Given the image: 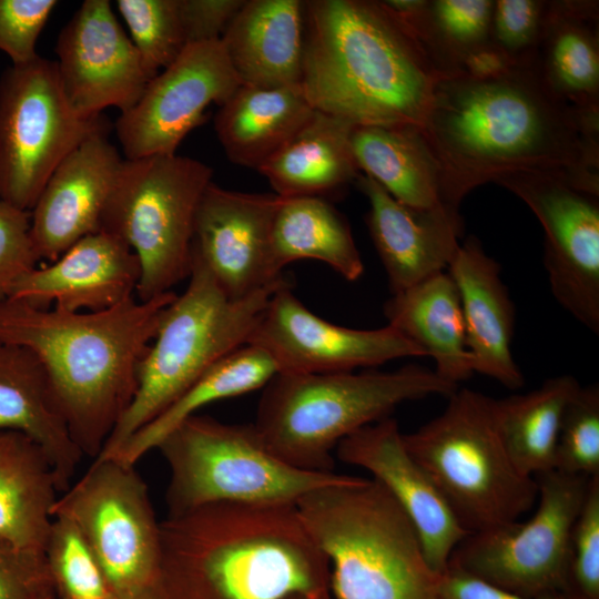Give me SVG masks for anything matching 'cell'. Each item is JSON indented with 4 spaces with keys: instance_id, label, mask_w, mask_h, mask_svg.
<instances>
[{
    "instance_id": "obj_1",
    "label": "cell",
    "mask_w": 599,
    "mask_h": 599,
    "mask_svg": "<svg viewBox=\"0 0 599 599\" xmlns=\"http://www.w3.org/2000/svg\"><path fill=\"white\" fill-rule=\"evenodd\" d=\"M422 129L443 169L441 203L516 171L559 174L599 195V114L556 99L531 65L439 78Z\"/></svg>"
},
{
    "instance_id": "obj_2",
    "label": "cell",
    "mask_w": 599,
    "mask_h": 599,
    "mask_svg": "<svg viewBox=\"0 0 599 599\" xmlns=\"http://www.w3.org/2000/svg\"><path fill=\"white\" fill-rule=\"evenodd\" d=\"M160 540L156 599L329 596V561L296 505H205L167 515Z\"/></svg>"
},
{
    "instance_id": "obj_3",
    "label": "cell",
    "mask_w": 599,
    "mask_h": 599,
    "mask_svg": "<svg viewBox=\"0 0 599 599\" xmlns=\"http://www.w3.org/2000/svg\"><path fill=\"white\" fill-rule=\"evenodd\" d=\"M176 296L173 291L148 301L133 296L99 312L0 302V341L40 359L83 456L98 457L131 404L138 366Z\"/></svg>"
},
{
    "instance_id": "obj_4",
    "label": "cell",
    "mask_w": 599,
    "mask_h": 599,
    "mask_svg": "<svg viewBox=\"0 0 599 599\" xmlns=\"http://www.w3.org/2000/svg\"><path fill=\"white\" fill-rule=\"evenodd\" d=\"M439 78L382 1H305L301 88L316 110L354 125L422 126Z\"/></svg>"
},
{
    "instance_id": "obj_5",
    "label": "cell",
    "mask_w": 599,
    "mask_h": 599,
    "mask_svg": "<svg viewBox=\"0 0 599 599\" xmlns=\"http://www.w3.org/2000/svg\"><path fill=\"white\" fill-rule=\"evenodd\" d=\"M263 388L253 426L266 447L295 468L333 473L332 451L343 439L403 403L448 397L458 385L409 364L395 370L277 373Z\"/></svg>"
},
{
    "instance_id": "obj_6",
    "label": "cell",
    "mask_w": 599,
    "mask_h": 599,
    "mask_svg": "<svg viewBox=\"0 0 599 599\" xmlns=\"http://www.w3.org/2000/svg\"><path fill=\"white\" fill-rule=\"evenodd\" d=\"M297 510L329 561L337 599H439V576L405 511L373 478L304 496Z\"/></svg>"
},
{
    "instance_id": "obj_7",
    "label": "cell",
    "mask_w": 599,
    "mask_h": 599,
    "mask_svg": "<svg viewBox=\"0 0 599 599\" xmlns=\"http://www.w3.org/2000/svg\"><path fill=\"white\" fill-rule=\"evenodd\" d=\"M187 278L185 291L163 312L138 366L131 404L95 458L112 457L210 367L246 345L271 295L288 281L283 277L244 298L233 300L193 255Z\"/></svg>"
},
{
    "instance_id": "obj_8",
    "label": "cell",
    "mask_w": 599,
    "mask_h": 599,
    "mask_svg": "<svg viewBox=\"0 0 599 599\" xmlns=\"http://www.w3.org/2000/svg\"><path fill=\"white\" fill-rule=\"evenodd\" d=\"M403 437L468 534L517 521L535 507L537 481L509 457L494 398L457 388L441 414Z\"/></svg>"
},
{
    "instance_id": "obj_9",
    "label": "cell",
    "mask_w": 599,
    "mask_h": 599,
    "mask_svg": "<svg viewBox=\"0 0 599 599\" xmlns=\"http://www.w3.org/2000/svg\"><path fill=\"white\" fill-rule=\"evenodd\" d=\"M156 449L170 480L167 515L205 505H296L307 494L351 476L295 468L275 456L253 424H229L193 415L162 439Z\"/></svg>"
},
{
    "instance_id": "obj_10",
    "label": "cell",
    "mask_w": 599,
    "mask_h": 599,
    "mask_svg": "<svg viewBox=\"0 0 599 599\" xmlns=\"http://www.w3.org/2000/svg\"><path fill=\"white\" fill-rule=\"evenodd\" d=\"M213 170L176 154L124 159L100 230L125 243L140 263L136 298L173 291L190 275L196 211Z\"/></svg>"
},
{
    "instance_id": "obj_11",
    "label": "cell",
    "mask_w": 599,
    "mask_h": 599,
    "mask_svg": "<svg viewBox=\"0 0 599 599\" xmlns=\"http://www.w3.org/2000/svg\"><path fill=\"white\" fill-rule=\"evenodd\" d=\"M134 467L94 458L53 507L75 526L115 599L154 597L160 569V521Z\"/></svg>"
},
{
    "instance_id": "obj_12",
    "label": "cell",
    "mask_w": 599,
    "mask_h": 599,
    "mask_svg": "<svg viewBox=\"0 0 599 599\" xmlns=\"http://www.w3.org/2000/svg\"><path fill=\"white\" fill-rule=\"evenodd\" d=\"M106 119L79 115L69 104L55 61L38 55L0 75V199L30 212L62 160Z\"/></svg>"
},
{
    "instance_id": "obj_13",
    "label": "cell",
    "mask_w": 599,
    "mask_h": 599,
    "mask_svg": "<svg viewBox=\"0 0 599 599\" xmlns=\"http://www.w3.org/2000/svg\"><path fill=\"white\" fill-rule=\"evenodd\" d=\"M535 479L529 519L467 535L448 565L526 597L572 592L570 534L590 478L554 469Z\"/></svg>"
},
{
    "instance_id": "obj_14",
    "label": "cell",
    "mask_w": 599,
    "mask_h": 599,
    "mask_svg": "<svg viewBox=\"0 0 599 599\" xmlns=\"http://www.w3.org/2000/svg\"><path fill=\"white\" fill-rule=\"evenodd\" d=\"M522 200L545 231L544 263L560 306L599 333V195L562 175L516 171L495 180Z\"/></svg>"
},
{
    "instance_id": "obj_15",
    "label": "cell",
    "mask_w": 599,
    "mask_h": 599,
    "mask_svg": "<svg viewBox=\"0 0 599 599\" xmlns=\"http://www.w3.org/2000/svg\"><path fill=\"white\" fill-rule=\"evenodd\" d=\"M246 344L265 351L278 373L293 374L355 372L398 358L426 356L416 343L389 325L358 329L322 318L296 297L290 281L271 295Z\"/></svg>"
},
{
    "instance_id": "obj_16",
    "label": "cell",
    "mask_w": 599,
    "mask_h": 599,
    "mask_svg": "<svg viewBox=\"0 0 599 599\" xmlns=\"http://www.w3.org/2000/svg\"><path fill=\"white\" fill-rule=\"evenodd\" d=\"M242 84L221 42L187 44L146 84L141 98L115 122L126 160L175 154L184 138Z\"/></svg>"
},
{
    "instance_id": "obj_17",
    "label": "cell",
    "mask_w": 599,
    "mask_h": 599,
    "mask_svg": "<svg viewBox=\"0 0 599 599\" xmlns=\"http://www.w3.org/2000/svg\"><path fill=\"white\" fill-rule=\"evenodd\" d=\"M63 93L83 118L106 108L131 109L151 80L108 0H85L61 29L55 44Z\"/></svg>"
},
{
    "instance_id": "obj_18",
    "label": "cell",
    "mask_w": 599,
    "mask_h": 599,
    "mask_svg": "<svg viewBox=\"0 0 599 599\" xmlns=\"http://www.w3.org/2000/svg\"><path fill=\"white\" fill-rule=\"evenodd\" d=\"M281 197L223 189L213 182L200 201L191 255L231 298H244L284 276L271 258L273 220Z\"/></svg>"
},
{
    "instance_id": "obj_19",
    "label": "cell",
    "mask_w": 599,
    "mask_h": 599,
    "mask_svg": "<svg viewBox=\"0 0 599 599\" xmlns=\"http://www.w3.org/2000/svg\"><path fill=\"white\" fill-rule=\"evenodd\" d=\"M339 460L365 469L382 484L412 521L430 568H447L458 544L469 535L407 450L397 422L389 417L367 425L336 447Z\"/></svg>"
},
{
    "instance_id": "obj_20",
    "label": "cell",
    "mask_w": 599,
    "mask_h": 599,
    "mask_svg": "<svg viewBox=\"0 0 599 599\" xmlns=\"http://www.w3.org/2000/svg\"><path fill=\"white\" fill-rule=\"evenodd\" d=\"M90 135L53 171L30 211L31 240L40 261L53 262L100 220L124 159L108 140Z\"/></svg>"
},
{
    "instance_id": "obj_21",
    "label": "cell",
    "mask_w": 599,
    "mask_h": 599,
    "mask_svg": "<svg viewBox=\"0 0 599 599\" xmlns=\"http://www.w3.org/2000/svg\"><path fill=\"white\" fill-rule=\"evenodd\" d=\"M356 183L369 204L366 223L392 294L447 271L464 234L458 210L407 206L364 174Z\"/></svg>"
},
{
    "instance_id": "obj_22",
    "label": "cell",
    "mask_w": 599,
    "mask_h": 599,
    "mask_svg": "<svg viewBox=\"0 0 599 599\" xmlns=\"http://www.w3.org/2000/svg\"><path fill=\"white\" fill-rule=\"evenodd\" d=\"M140 274L133 251L118 237L98 231L28 273L8 300L40 308L99 312L133 297Z\"/></svg>"
},
{
    "instance_id": "obj_23",
    "label": "cell",
    "mask_w": 599,
    "mask_h": 599,
    "mask_svg": "<svg viewBox=\"0 0 599 599\" xmlns=\"http://www.w3.org/2000/svg\"><path fill=\"white\" fill-rule=\"evenodd\" d=\"M447 272L458 291L474 373L509 389L520 388L525 378L511 353L515 305L499 264L471 235L459 245Z\"/></svg>"
},
{
    "instance_id": "obj_24",
    "label": "cell",
    "mask_w": 599,
    "mask_h": 599,
    "mask_svg": "<svg viewBox=\"0 0 599 599\" xmlns=\"http://www.w3.org/2000/svg\"><path fill=\"white\" fill-rule=\"evenodd\" d=\"M18 432L39 445L57 476L70 485L83 454L75 444L44 366L20 345L0 341V432Z\"/></svg>"
},
{
    "instance_id": "obj_25",
    "label": "cell",
    "mask_w": 599,
    "mask_h": 599,
    "mask_svg": "<svg viewBox=\"0 0 599 599\" xmlns=\"http://www.w3.org/2000/svg\"><path fill=\"white\" fill-rule=\"evenodd\" d=\"M221 42L242 83L301 85L305 1L245 0Z\"/></svg>"
},
{
    "instance_id": "obj_26",
    "label": "cell",
    "mask_w": 599,
    "mask_h": 599,
    "mask_svg": "<svg viewBox=\"0 0 599 599\" xmlns=\"http://www.w3.org/2000/svg\"><path fill=\"white\" fill-rule=\"evenodd\" d=\"M531 67L556 99L599 114V2L549 1Z\"/></svg>"
},
{
    "instance_id": "obj_27",
    "label": "cell",
    "mask_w": 599,
    "mask_h": 599,
    "mask_svg": "<svg viewBox=\"0 0 599 599\" xmlns=\"http://www.w3.org/2000/svg\"><path fill=\"white\" fill-rule=\"evenodd\" d=\"M315 110L301 85L242 83L220 106L214 128L231 162L258 170L292 141Z\"/></svg>"
},
{
    "instance_id": "obj_28",
    "label": "cell",
    "mask_w": 599,
    "mask_h": 599,
    "mask_svg": "<svg viewBox=\"0 0 599 599\" xmlns=\"http://www.w3.org/2000/svg\"><path fill=\"white\" fill-rule=\"evenodd\" d=\"M383 311L387 325L434 359L439 377L458 385L475 374L458 291L447 271L392 294Z\"/></svg>"
},
{
    "instance_id": "obj_29",
    "label": "cell",
    "mask_w": 599,
    "mask_h": 599,
    "mask_svg": "<svg viewBox=\"0 0 599 599\" xmlns=\"http://www.w3.org/2000/svg\"><path fill=\"white\" fill-rule=\"evenodd\" d=\"M58 493L43 449L21 433L0 432V539L44 555Z\"/></svg>"
},
{
    "instance_id": "obj_30",
    "label": "cell",
    "mask_w": 599,
    "mask_h": 599,
    "mask_svg": "<svg viewBox=\"0 0 599 599\" xmlns=\"http://www.w3.org/2000/svg\"><path fill=\"white\" fill-rule=\"evenodd\" d=\"M355 125L315 110L308 123L257 171L280 197L319 196L356 182L351 134Z\"/></svg>"
},
{
    "instance_id": "obj_31",
    "label": "cell",
    "mask_w": 599,
    "mask_h": 599,
    "mask_svg": "<svg viewBox=\"0 0 599 599\" xmlns=\"http://www.w3.org/2000/svg\"><path fill=\"white\" fill-rule=\"evenodd\" d=\"M351 144L359 172L396 201L416 209L441 203L443 169L422 126L355 125Z\"/></svg>"
},
{
    "instance_id": "obj_32",
    "label": "cell",
    "mask_w": 599,
    "mask_h": 599,
    "mask_svg": "<svg viewBox=\"0 0 599 599\" xmlns=\"http://www.w3.org/2000/svg\"><path fill=\"white\" fill-rule=\"evenodd\" d=\"M272 266L283 275L298 260H317L343 278L357 281L364 263L346 217L319 196L281 197L271 236Z\"/></svg>"
},
{
    "instance_id": "obj_33",
    "label": "cell",
    "mask_w": 599,
    "mask_h": 599,
    "mask_svg": "<svg viewBox=\"0 0 599 599\" xmlns=\"http://www.w3.org/2000/svg\"><path fill=\"white\" fill-rule=\"evenodd\" d=\"M277 373L275 362L265 351L248 344L241 346L210 367L110 458L135 466L174 428L202 407L264 387Z\"/></svg>"
},
{
    "instance_id": "obj_34",
    "label": "cell",
    "mask_w": 599,
    "mask_h": 599,
    "mask_svg": "<svg viewBox=\"0 0 599 599\" xmlns=\"http://www.w3.org/2000/svg\"><path fill=\"white\" fill-rule=\"evenodd\" d=\"M414 35L440 78L461 73L490 43L494 0H383Z\"/></svg>"
},
{
    "instance_id": "obj_35",
    "label": "cell",
    "mask_w": 599,
    "mask_h": 599,
    "mask_svg": "<svg viewBox=\"0 0 599 599\" xmlns=\"http://www.w3.org/2000/svg\"><path fill=\"white\" fill-rule=\"evenodd\" d=\"M580 386L573 376L560 375L528 393L494 398L500 439L522 474L535 478L555 469L562 415Z\"/></svg>"
},
{
    "instance_id": "obj_36",
    "label": "cell",
    "mask_w": 599,
    "mask_h": 599,
    "mask_svg": "<svg viewBox=\"0 0 599 599\" xmlns=\"http://www.w3.org/2000/svg\"><path fill=\"white\" fill-rule=\"evenodd\" d=\"M116 9L150 79L172 64L187 45L179 0H118Z\"/></svg>"
},
{
    "instance_id": "obj_37",
    "label": "cell",
    "mask_w": 599,
    "mask_h": 599,
    "mask_svg": "<svg viewBox=\"0 0 599 599\" xmlns=\"http://www.w3.org/2000/svg\"><path fill=\"white\" fill-rule=\"evenodd\" d=\"M555 469L587 478L599 476V387L580 386L562 415Z\"/></svg>"
},
{
    "instance_id": "obj_38",
    "label": "cell",
    "mask_w": 599,
    "mask_h": 599,
    "mask_svg": "<svg viewBox=\"0 0 599 599\" xmlns=\"http://www.w3.org/2000/svg\"><path fill=\"white\" fill-rule=\"evenodd\" d=\"M548 9L545 0H494L490 42L512 67L532 64Z\"/></svg>"
},
{
    "instance_id": "obj_39",
    "label": "cell",
    "mask_w": 599,
    "mask_h": 599,
    "mask_svg": "<svg viewBox=\"0 0 599 599\" xmlns=\"http://www.w3.org/2000/svg\"><path fill=\"white\" fill-rule=\"evenodd\" d=\"M571 590L582 599H599V476L588 491L570 534Z\"/></svg>"
},
{
    "instance_id": "obj_40",
    "label": "cell",
    "mask_w": 599,
    "mask_h": 599,
    "mask_svg": "<svg viewBox=\"0 0 599 599\" xmlns=\"http://www.w3.org/2000/svg\"><path fill=\"white\" fill-rule=\"evenodd\" d=\"M58 4L55 0H0V51L11 64L39 55L37 41Z\"/></svg>"
},
{
    "instance_id": "obj_41",
    "label": "cell",
    "mask_w": 599,
    "mask_h": 599,
    "mask_svg": "<svg viewBox=\"0 0 599 599\" xmlns=\"http://www.w3.org/2000/svg\"><path fill=\"white\" fill-rule=\"evenodd\" d=\"M40 262L30 234V212L0 199V302Z\"/></svg>"
},
{
    "instance_id": "obj_42",
    "label": "cell",
    "mask_w": 599,
    "mask_h": 599,
    "mask_svg": "<svg viewBox=\"0 0 599 599\" xmlns=\"http://www.w3.org/2000/svg\"><path fill=\"white\" fill-rule=\"evenodd\" d=\"M52 589L45 555L0 539V599H40Z\"/></svg>"
},
{
    "instance_id": "obj_43",
    "label": "cell",
    "mask_w": 599,
    "mask_h": 599,
    "mask_svg": "<svg viewBox=\"0 0 599 599\" xmlns=\"http://www.w3.org/2000/svg\"><path fill=\"white\" fill-rule=\"evenodd\" d=\"M245 0H179L187 44L221 40Z\"/></svg>"
},
{
    "instance_id": "obj_44",
    "label": "cell",
    "mask_w": 599,
    "mask_h": 599,
    "mask_svg": "<svg viewBox=\"0 0 599 599\" xmlns=\"http://www.w3.org/2000/svg\"><path fill=\"white\" fill-rule=\"evenodd\" d=\"M439 599H582L575 592L526 597L506 590L457 567L447 565L439 576Z\"/></svg>"
},
{
    "instance_id": "obj_45",
    "label": "cell",
    "mask_w": 599,
    "mask_h": 599,
    "mask_svg": "<svg viewBox=\"0 0 599 599\" xmlns=\"http://www.w3.org/2000/svg\"><path fill=\"white\" fill-rule=\"evenodd\" d=\"M288 599H331V597L329 596H324V597L294 596Z\"/></svg>"
},
{
    "instance_id": "obj_46",
    "label": "cell",
    "mask_w": 599,
    "mask_h": 599,
    "mask_svg": "<svg viewBox=\"0 0 599 599\" xmlns=\"http://www.w3.org/2000/svg\"><path fill=\"white\" fill-rule=\"evenodd\" d=\"M40 599H57L55 593H54V589L45 592L43 596L40 597Z\"/></svg>"
},
{
    "instance_id": "obj_47",
    "label": "cell",
    "mask_w": 599,
    "mask_h": 599,
    "mask_svg": "<svg viewBox=\"0 0 599 599\" xmlns=\"http://www.w3.org/2000/svg\"><path fill=\"white\" fill-rule=\"evenodd\" d=\"M150 599H156V597L154 596V597H152V598H150Z\"/></svg>"
}]
</instances>
